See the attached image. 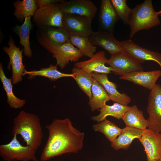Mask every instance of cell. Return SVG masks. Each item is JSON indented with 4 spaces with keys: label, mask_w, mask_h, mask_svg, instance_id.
<instances>
[{
    "label": "cell",
    "mask_w": 161,
    "mask_h": 161,
    "mask_svg": "<svg viewBox=\"0 0 161 161\" xmlns=\"http://www.w3.org/2000/svg\"><path fill=\"white\" fill-rule=\"evenodd\" d=\"M106 64L112 69L114 73L120 76L143 70L141 64L128 55L124 50L111 55Z\"/></svg>",
    "instance_id": "ba28073f"
},
{
    "label": "cell",
    "mask_w": 161,
    "mask_h": 161,
    "mask_svg": "<svg viewBox=\"0 0 161 161\" xmlns=\"http://www.w3.org/2000/svg\"><path fill=\"white\" fill-rule=\"evenodd\" d=\"M9 47L4 46L3 51L8 55L10 61L7 67L8 69L11 66L12 70V84H16L22 80V76L26 70L23 62L22 53L23 49L21 50L15 44L14 40L10 37L8 42Z\"/></svg>",
    "instance_id": "9c48e42d"
},
{
    "label": "cell",
    "mask_w": 161,
    "mask_h": 161,
    "mask_svg": "<svg viewBox=\"0 0 161 161\" xmlns=\"http://www.w3.org/2000/svg\"><path fill=\"white\" fill-rule=\"evenodd\" d=\"M121 119L126 126L132 127L142 130L147 129L148 122L143 115V112L136 105L131 106Z\"/></svg>",
    "instance_id": "44dd1931"
},
{
    "label": "cell",
    "mask_w": 161,
    "mask_h": 161,
    "mask_svg": "<svg viewBox=\"0 0 161 161\" xmlns=\"http://www.w3.org/2000/svg\"><path fill=\"white\" fill-rule=\"evenodd\" d=\"M69 41L83 55L91 58L96 52V47L92 44L88 36L71 35Z\"/></svg>",
    "instance_id": "f546056e"
},
{
    "label": "cell",
    "mask_w": 161,
    "mask_h": 161,
    "mask_svg": "<svg viewBox=\"0 0 161 161\" xmlns=\"http://www.w3.org/2000/svg\"><path fill=\"white\" fill-rule=\"evenodd\" d=\"M92 76L103 87L111 100L126 106L130 103L131 98L126 93L120 92L117 89V85L109 80L107 74L93 73Z\"/></svg>",
    "instance_id": "ac0fdd59"
},
{
    "label": "cell",
    "mask_w": 161,
    "mask_h": 161,
    "mask_svg": "<svg viewBox=\"0 0 161 161\" xmlns=\"http://www.w3.org/2000/svg\"><path fill=\"white\" fill-rule=\"evenodd\" d=\"M107 60L105 52L100 51L95 53L88 60L76 63L75 66L90 73H96L107 75L112 71L111 67L105 65Z\"/></svg>",
    "instance_id": "2e32d148"
},
{
    "label": "cell",
    "mask_w": 161,
    "mask_h": 161,
    "mask_svg": "<svg viewBox=\"0 0 161 161\" xmlns=\"http://www.w3.org/2000/svg\"><path fill=\"white\" fill-rule=\"evenodd\" d=\"M124 161H128V160H125Z\"/></svg>",
    "instance_id": "e575fe53"
},
{
    "label": "cell",
    "mask_w": 161,
    "mask_h": 161,
    "mask_svg": "<svg viewBox=\"0 0 161 161\" xmlns=\"http://www.w3.org/2000/svg\"><path fill=\"white\" fill-rule=\"evenodd\" d=\"M157 12L154 10L151 0H145L132 9L129 22L130 38L138 31L148 30L160 24Z\"/></svg>",
    "instance_id": "3957f363"
},
{
    "label": "cell",
    "mask_w": 161,
    "mask_h": 161,
    "mask_svg": "<svg viewBox=\"0 0 161 161\" xmlns=\"http://www.w3.org/2000/svg\"><path fill=\"white\" fill-rule=\"evenodd\" d=\"M157 13L158 16H161V9L159 11L157 12Z\"/></svg>",
    "instance_id": "d6a6232c"
},
{
    "label": "cell",
    "mask_w": 161,
    "mask_h": 161,
    "mask_svg": "<svg viewBox=\"0 0 161 161\" xmlns=\"http://www.w3.org/2000/svg\"><path fill=\"white\" fill-rule=\"evenodd\" d=\"M64 14L63 28L71 36H89L93 32L92 19L76 14Z\"/></svg>",
    "instance_id": "30bf717a"
},
{
    "label": "cell",
    "mask_w": 161,
    "mask_h": 161,
    "mask_svg": "<svg viewBox=\"0 0 161 161\" xmlns=\"http://www.w3.org/2000/svg\"><path fill=\"white\" fill-rule=\"evenodd\" d=\"M146 110L149 115L148 128L161 133V86L156 84L149 93Z\"/></svg>",
    "instance_id": "52a82bcc"
},
{
    "label": "cell",
    "mask_w": 161,
    "mask_h": 161,
    "mask_svg": "<svg viewBox=\"0 0 161 161\" xmlns=\"http://www.w3.org/2000/svg\"><path fill=\"white\" fill-rule=\"evenodd\" d=\"M62 0H38L39 7L43 5L53 3H60Z\"/></svg>",
    "instance_id": "1f68e13d"
},
{
    "label": "cell",
    "mask_w": 161,
    "mask_h": 161,
    "mask_svg": "<svg viewBox=\"0 0 161 161\" xmlns=\"http://www.w3.org/2000/svg\"><path fill=\"white\" fill-rule=\"evenodd\" d=\"M59 3L64 14H76L93 19L97 11L96 6L90 0H62Z\"/></svg>",
    "instance_id": "8fae6325"
},
{
    "label": "cell",
    "mask_w": 161,
    "mask_h": 161,
    "mask_svg": "<svg viewBox=\"0 0 161 161\" xmlns=\"http://www.w3.org/2000/svg\"><path fill=\"white\" fill-rule=\"evenodd\" d=\"M143 130L128 126L122 129L121 132L116 139L111 143V146L114 149L127 150L133 140L139 139L142 136Z\"/></svg>",
    "instance_id": "ffe728a7"
},
{
    "label": "cell",
    "mask_w": 161,
    "mask_h": 161,
    "mask_svg": "<svg viewBox=\"0 0 161 161\" xmlns=\"http://www.w3.org/2000/svg\"><path fill=\"white\" fill-rule=\"evenodd\" d=\"M0 79L3 84V89L6 92L7 103L12 108L19 109L25 104V100L20 99L16 96L13 92L12 79L6 76L2 63L0 64Z\"/></svg>",
    "instance_id": "d4e9b609"
},
{
    "label": "cell",
    "mask_w": 161,
    "mask_h": 161,
    "mask_svg": "<svg viewBox=\"0 0 161 161\" xmlns=\"http://www.w3.org/2000/svg\"><path fill=\"white\" fill-rule=\"evenodd\" d=\"M13 5L15 8L14 15L21 22L24 21L26 17L33 16L39 7L38 0H17Z\"/></svg>",
    "instance_id": "484cf974"
},
{
    "label": "cell",
    "mask_w": 161,
    "mask_h": 161,
    "mask_svg": "<svg viewBox=\"0 0 161 161\" xmlns=\"http://www.w3.org/2000/svg\"><path fill=\"white\" fill-rule=\"evenodd\" d=\"M45 128L49 136L41 161H47L66 153H77L83 148L85 134L75 128L69 118L55 119Z\"/></svg>",
    "instance_id": "6da1fadb"
},
{
    "label": "cell",
    "mask_w": 161,
    "mask_h": 161,
    "mask_svg": "<svg viewBox=\"0 0 161 161\" xmlns=\"http://www.w3.org/2000/svg\"><path fill=\"white\" fill-rule=\"evenodd\" d=\"M119 19L110 0H102L98 21L99 30L114 33L115 24Z\"/></svg>",
    "instance_id": "9a60e30c"
},
{
    "label": "cell",
    "mask_w": 161,
    "mask_h": 161,
    "mask_svg": "<svg viewBox=\"0 0 161 161\" xmlns=\"http://www.w3.org/2000/svg\"><path fill=\"white\" fill-rule=\"evenodd\" d=\"M88 37L93 45L102 47L111 55L124 50L121 41L114 37L113 33L98 30L93 32Z\"/></svg>",
    "instance_id": "5bb4252c"
},
{
    "label": "cell",
    "mask_w": 161,
    "mask_h": 161,
    "mask_svg": "<svg viewBox=\"0 0 161 161\" xmlns=\"http://www.w3.org/2000/svg\"><path fill=\"white\" fill-rule=\"evenodd\" d=\"M70 36L63 28L52 27H38L36 34L39 43L52 55Z\"/></svg>",
    "instance_id": "277c9868"
},
{
    "label": "cell",
    "mask_w": 161,
    "mask_h": 161,
    "mask_svg": "<svg viewBox=\"0 0 161 161\" xmlns=\"http://www.w3.org/2000/svg\"><path fill=\"white\" fill-rule=\"evenodd\" d=\"M138 140L144 148L147 161L161 160V133L147 128Z\"/></svg>",
    "instance_id": "7c38bea8"
},
{
    "label": "cell",
    "mask_w": 161,
    "mask_h": 161,
    "mask_svg": "<svg viewBox=\"0 0 161 161\" xmlns=\"http://www.w3.org/2000/svg\"><path fill=\"white\" fill-rule=\"evenodd\" d=\"M57 66L50 64L48 67L41 68L39 70L27 71L24 72V75H28V78L30 79L36 76H42L48 78L51 81H55L58 79L65 77L73 78V75L60 72L58 70Z\"/></svg>",
    "instance_id": "4316f807"
},
{
    "label": "cell",
    "mask_w": 161,
    "mask_h": 161,
    "mask_svg": "<svg viewBox=\"0 0 161 161\" xmlns=\"http://www.w3.org/2000/svg\"><path fill=\"white\" fill-rule=\"evenodd\" d=\"M73 78L80 88L88 96L89 99L92 97L91 91L93 78L92 73H89L82 69L76 67L72 69Z\"/></svg>",
    "instance_id": "83f0119b"
},
{
    "label": "cell",
    "mask_w": 161,
    "mask_h": 161,
    "mask_svg": "<svg viewBox=\"0 0 161 161\" xmlns=\"http://www.w3.org/2000/svg\"><path fill=\"white\" fill-rule=\"evenodd\" d=\"M83 56L82 53L69 41L64 43L52 55L56 61V65L64 69L69 61L76 62Z\"/></svg>",
    "instance_id": "d6986e66"
},
{
    "label": "cell",
    "mask_w": 161,
    "mask_h": 161,
    "mask_svg": "<svg viewBox=\"0 0 161 161\" xmlns=\"http://www.w3.org/2000/svg\"><path fill=\"white\" fill-rule=\"evenodd\" d=\"M92 128L95 131L103 134L111 143L118 137L122 130L114 123L106 119L94 124Z\"/></svg>",
    "instance_id": "f1b7e54d"
},
{
    "label": "cell",
    "mask_w": 161,
    "mask_h": 161,
    "mask_svg": "<svg viewBox=\"0 0 161 161\" xmlns=\"http://www.w3.org/2000/svg\"><path fill=\"white\" fill-rule=\"evenodd\" d=\"M121 42L125 52L140 64L146 61H152L157 63L161 67V53L141 47L131 39Z\"/></svg>",
    "instance_id": "4fadbf2b"
},
{
    "label": "cell",
    "mask_w": 161,
    "mask_h": 161,
    "mask_svg": "<svg viewBox=\"0 0 161 161\" xmlns=\"http://www.w3.org/2000/svg\"><path fill=\"white\" fill-rule=\"evenodd\" d=\"M161 76V70L147 72L141 71L125 75L120 76L119 78L131 82L151 91L155 86L157 80Z\"/></svg>",
    "instance_id": "e0dca14e"
},
{
    "label": "cell",
    "mask_w": 161,
    "mask_h": 161,
    "mask_svg": "<svg viewBox=\"0 0 161 161\" xmlns=\"http://www.w3.org/2000/svg\"><path fill=\"white\" fill-rule=\"evenodd\" d=\"M13 135H20L26 145L37 151L43 137L39 118L36 115L21 111L13 119Z\"/></svg>",
    "instance_id": "7a4b0ae2"
},
{
    "label": "cell",
    "mask_w": 161,
    "mask_h": 161,
    "mask_svg": "<svg viewBox=\"0 0 161 161\" xmlns=\"http://www.w3.org/2000/svg\"><path fill=\"white\" fill-rule=\"evenodd\" d=\"M64 15L59 3H51L39 7L33 16L32 21L38 27L63 28Z\"/></svg>",
    "instance_id": "8992f818"
},
{
    "label": "cell",
    "mask_w": 161,
    "mask_h": 161,
    "mask_svg": "<svg viewBox=\"0 0 161 161\" xmlns=\"http://www.w3.org/2000/svg\"><path fill=\"white\" fill-rule=\"evenodd\" d=\"M119 19L125 25H129L132 9L127 5L126 0H110Z\"/></svg>",
    "instance_id": "4dcf8cb0"
},
{
    "label": "cell",
    "mask_w": 161,
    "mask_h": 161,
    "mask_svg": "<svg viewBox=\"0 0 161 161\" xmlns=\"http://www.w3.org/2000/svg\"><path fill=\"white\" fill-rule=\"evenodd\" d=\"M91 91L92 97L89 99L88 104L92 111L101 109L110 100L103 87L93 78Z\"/></svg>",
    "instance_id": "603a6c76"
},
{
    "label": "cell",
    "mask_w": 161,
    "mask_h": 161,
    "mask_svg": "<svg viewBox=\"0 0 161 161\" xmlns=\"http://www.w3.org/2000/svg\"><path fill=\"white\" fill-rule=\"evenodd\" d=\"M17 135L8 143L0 145V155L4 161H37L36 151L31 147L21 145Z\"/></svg>",
    "instance_id": "5b68a950"
},
{
    "label": "cell",
    "mask_w": 161,
    "mask_h": 161,
    "mask_svg": "<svg viewBox=\"0 0 161 161\" xmlns=\"http://www.w3.org/2000/svg\"><path fill=\"white\" fill-rule=\"evenodd\" d=\"M31 17H26L22 25H16L13 29L14 32L19 38L20 44L24 47V55L29 58L32 54L29 40L30 31L33 27Z\"/></svg>",
    "instance_id": "7402d4cb"
},
{
    "label": "cell",
    "mask_w": 161,
    "mask_h": 161,
    "mask_svg": "<svg viewBox=\"0 0 161 161\" xmlns=\"http://www.w3.org/2000/svg\"><path fill=\"white\" fill-rule=\"evenodd\" d=\"M130 107L117 103H114L112 105L106 104L98 110L100 112L98 115L93 116L91 119L98 123L106 120L108 116H112L118 120L121 119Z\"/></svg>",
    "instance_id": "cb8c5ba5"
},
{
    "label": "cell",
    "mask_w": 161,
    "mask_h": 161,
    "mask_svg": "<svg viewBox=\"0 0 161 161\" xmlns=\"http://www.w3.org/2000/svg\"><path fill=\"white\" fill-rule=\"evenodd\" d=\"M161 161V160H158V161Z\"/></svg>",
    "instance_id": "836d02e7"
}]
</instances>
